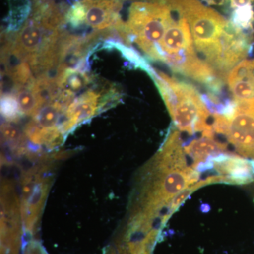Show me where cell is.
<instances>
[{"instance_id": "6da1fadb", "label": "cell", "mask_w": 254, "mask_h": 254, "mask_svg": "<svg viewBox=\"0 0 254 254\" xmlns=\"http://www.w3.org/2000/svg\"><path fill=\"white\" fill-rule=\"evenodd\" d=\"M151 77L167 105L174 124L180 131L190 134L202 131L204 136L214 134L213 126L208 124L210 113L194 87L158 71H154Z\"/></svg>"}, {"instance_id": "7a4b0ae2", "label": "cell", "mask_w": 254, "mask_h": 254, "mask_svg": "<svg viewBox=\"0 0 254 254\" xmlns=\"http://www.w3.org/2000/svg\"><path fill=\"white\" fill-rule=\"evenodd\" d=\"M165 1L170 9L186 18L195 49L219 73L229 23L221 15L203 6L198 0Z\"/></svg>"}, {"instance_id": "3957f363", "label": "cell", "mask_w": 254, "mask_h": 254, "mask_svg": "<svg viewBox=\"0 0 254 254\" xmlns=\"http://www.w3.org/2000/svg\"><path fill=\"white\" fill-rule=\"evenodd\" d=\"M173 18L171 9L166 5L135 2L130 7L127 26L131 39L155 60L156 47Z\"/></svg>"}, {"instance_id": "277c9868", "label": "cell", "mask_w": 254, "mask_h": 254, "mask_svg": "<svg viewBox=\"0 0 254 254\" xmlns=\"http://www.w3.org/2000/svg\"><path fill=\"white\" fill-rule=\"evenodd\" d=\"M235 102V114L228 120L225 136L240 154L254 157V98Z\"/></svg>"}, {"instance_id": "5b68a950", "label": "cell", "mask_w": 254, "mask_h": 254, "mask_svg": "<svg viewBox=\"0 0 254 254\" xmlns=\"http://www.w3.org/2000/svg\"><path fill=\"white\" fill-rule=\"evenodd\" d=\"M84 23L95 30L115 28L120 20L122 4L119 0H82Z\"/></svg>"}, {"instance_id": "8992f818", "label": "cell", "mask_w": 254, "mask_h": 254, "mask_svg": "<svg viewBox=\"0 0 254 254\" xmlns=\"http://www.w3.org/2000/svg\"><path fill=\"white\" fill-rule=\"evenodd\" d=\"M213 168L225 179V183L245 185L254 180L252 161L237 155L221 153L210 158Z\"/></svg>"}, {"instance_id": "52a82bcc", "label": "cell", "mask_w": 254, "mask_h": 254, "mask_svg": "<svg viewBox=\"0 0 254 254\" xmlns=\"http://www.w3.org/2000/svg\"><path fill=\"white\" fill-rule=\"evenodd\" d=\"M99 95L95 91H87L71 102L66 113V120L62 125L63 132L69 131L78 124L94 115L98 108Z\"/></svg>"}, {"instance_id": "ba28073f", "label": "cell", "mask_w": 254, "mask_h": 254, "mask_svg": "<svg viewBox=\"0 0 254 254\" xmlns=\"http://www.w3.org/2000/svg\"><path fill=\"white\" fill-rule=\"evenodd\" d=\"M227 145L215 141L213 138L203 137L190 142L184 148L185 153L194 160V164L205 161L212 156H215L226 151Z\"/></svg>"}, {"instance_id": "9c48e42d", "label": "cell", "mask_w": 254, "mask_h": 254, "mask_svg": "<svg viewBox=\"0 0 254 254\" xmlns=\"http://www.w3.org/2000/svg\"><path fill=\"white\" fill-rule=\"evenodd\" d=\"M89 80L88 74L78 68L62 66L59 68L55 83L62 91L75 95L88 84Z\"/></svg>"}, {"instance_id": "30bf717a", "label": "cell", "mask_w": 254, "mask_h": 254, "mask_svg": "<svg viewBox=\"0 0 254 254\" xmlns=\"http://www.w3.org/2000/svg\"><path fill=\"white\" fill-rule=\"evenodd\" d=\"M108 44L111 45L114 48L120 50L123 56L128 62L133 64V66H135V67L141 68L143 71H146L150 76H152V75L154 73L155 70L150 67L146 61L132 48L125 46V45L120 44V43H117V42L116 43L115 42H110Z\"/></svg>"}, {"instance_id": "8fae6325", "label": "cell", "mask_w": 254, "mask_h": 254, "mask_svg": "<svg viewBox=\"0 0 254 254\" xmlns=\"http://www.w3.org/2000/svg\"><path fill=\"white\" fill-rule=\"evenodd\" d=\"M1 111L3 116L9 121H15L19 117L20 110L16 95L6 93L1 96Z\"/></svg>"}, {"instance_id": "7c38bea8", "label": "cell", "mask_w": 254, "mask_h": 254, "mask_svg": "<svg viewBox=\"0 0 254 254\" xmlns=\"http://www.w3.org/2000/svg\"><path fill=\"white\" fill-rule=\"evenodd\" d=\"M253 10L250 4L247 5L235 10L232 16V24L240 30L241 28H247L251 26Z\"/></svg>"}, {"instance_id": "4fadbf2b", "label": "cell", "mask_w": 254, "mask_h": 254, "mask_svg": "<svg viewBox=\"0 0 254 254\" xmlns=\"http://www.w3.org/2000/svg\"><path fill=\"white\" fill-rule=\"evenodd\" d=\"M3 133L7 139L12 140V141L19 140L21 138V135L18 130L9 125H6L3 127Z\"/></svg>"}, {"instance_id": "5bb4252c", "label": "cell", "mask_w": 254, "mask_h": 254, "mask_svg": "<svg viewBox=\"0 0 254 254\" xmlns=\"http://www.w3.org/2000/svg\"><path fill=\"white\" fill-rule=\"evenodd\" d=\"M252 0H230L231 6L233 8H240L250 5Z\"/></svg>"}, {"instance_id": "9a60e30c", "label": "cell", "mask_w": 254, "mask_h": 254, "mask_svg": "<svg viewBox=\"0 0 254 254\" xmlns=\"http://www.w3.org/2000/svg\"><path fill=\"white\" fill-rule=\"evenodd\" d=\"M131 254H149V253H148V250L146 249H143V250L131 252Z\"/></svg>"}]
</instances>
